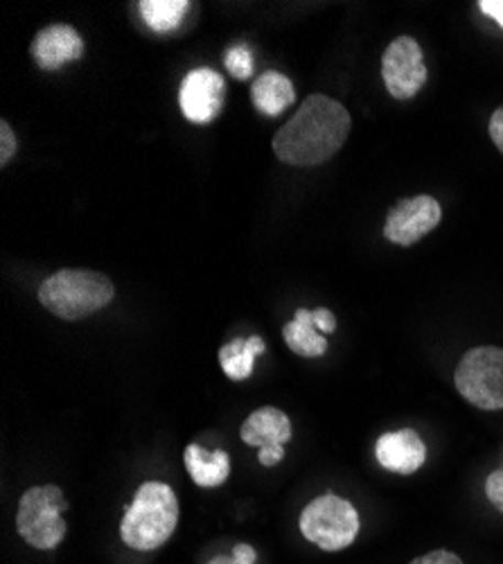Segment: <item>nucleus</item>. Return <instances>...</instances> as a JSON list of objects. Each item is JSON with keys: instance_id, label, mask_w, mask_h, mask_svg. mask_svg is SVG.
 <instances>
[{"instance_id": "1", "label": "nucleus", "mask_w": 503, "mask_h": 564, "mask_svg": "<svg viewBox=\"0 0 503 564\" xmlns=\"http://www.w3.org/2000/svg\"><path fill=\"white\" fill-rule=\"evenodd\" d=\"M352 118L328 96H309L273 138V152L294 167H314L330 161L348 140Z\"/></svg>"}, {"instance_id": "2", "label": "nucleus", "mask_w": 503, "mask_h": 564, "mask_svg": "<svg viewBox=\"0 0 503 564\" xmlns=\"http://www.w3.org/2000/svg\"><path fill=\"white\" fill-rule=\"evenodd\" d=\"M178 524V499L167 484L147 481L133 495L120 522V538L133 551L161 549Z\"/></svg>"}, {"instance_id": "3", "label": "nucleus", "mask_w": 503, "mask_h": 564, "mask_svg": "<svg viewBox=\"0 0 503 564\" xmlns=\"http://www.w3.org/2000/svg\"><path fill=\"white\" fill-rule=\"evenodd\" d=\"M116 296L113 282L98 271L64 269L43 280L39 301L64 321H79L105 310Z\"/></svg>"}, {"instance_id": "4", "label": "nucleus", "mask_w": 503, "mask_h": 564, "mask_svg": "<svg viewBox=\"0 0 503 564\" xmlns=\"http://www.w3.org/2000/svg\"><path fill=\"white\" fill-rule=\"evenodd\" d=\"M68 510V501L57 486H36L30 488L17 510V531L39 551L57 549L66 538V522L62 512Z\"/></svg>"}, {"instance_id": "5", "label": "nucleus", "mask_w": 503, "mask_h": 564, "mask_svg": "<svg viewBox=\"0 0 503 564\" xmlns=\"http://www.w3.org/2000/svg\"><path fill=\"white\" fill-rule=\"evenodd\" d=\"M298 524L303 538L324 551L348 549L361 527L357 508L339 495H324L309 501L300 512Z\"/></svg>"}, {"instance_id": "6", "label": "nucleus", "mask_w": 503, "mask_h": 564, "mask_svg": "<svg viewBox=\"0 0 503 564\" xmlns=\"http://www.w3.org/2000/svg\"><path fill=\"white\" fill-rule=\"evenodd\" d=\"M453 384L477 409H503V348L479 346L463 355L456 366Z\"/></svg>"}, {"instance_id": "7", "label": "nucleus", "mask_w": 503, "mask_h": 564, "mask_svg": "<svg viewBox=\"0 0 503 564\" xmlns=\"http://www.w3.org/2000/svg\"><path fill=\"white\" fill-rule=\"evenodd\" d=\"M382 77L395 100H411L425 86L429 73L420 43L414 36H400L382 57Z\"/></svg>"}, {"instance_id": "8", "label": "nucleus", "mask_w": 503, "mask_h": 564, "mask_svg": "<svg viewBox=\"0 0 503 564\" xmlns=\"http://www.w3.org/2000/svg\"><path fill=\"white\" fill-rule=\"evenodd\" d=\"M442 219L440 204L429 195L397 202L384 224V238L397 247H414L429 235Z\"/></svg>"}, {"instance_id": "9", "label": "nucleus", "mask_w": 503, "mask_h": 564, "mask_svg": "<svg viewBox=\"0 0 503 564\" xmlns=\"http://www.w3.org/2000/svg\"><path fill=\"white\" fill-rule=\"evenodd\" d=\"M240 436L249 447L260 449L258 460L264 467H273L285 458V443L292 441V422L285 411L262 406L244 420Z\"/></svg>"}, {"instance_id": "10", "label": "nucleus", "mask_w": 503, "mask_h": 564, "mask_svg": "<svg viewBox=\"0 0 503 564\" xmlns=\"http://www.w3.org/2000/svg\"><path fill=\"white\" fill-rule=\"evenodd\" d=\"M226 84L212 68H195L181 82L178 107L186 120L195 124H208L217 120L223 109Z\"/></svg>"}, {"instance_id": "11", "label": "nucleus", "mask_w": 503, "mask_h": 564, "mask_svg": "<svg viewBox=\"0 0 503 564\" xmlns=\"http://www.w3.org/2000/svg\"><path fill=\"white\" fill-rule=\"evenodd\" d=\"M30 55L39 68L59 70L62 66L77 62L84 55V41L79 32L70 25H48L34 36L30 45Z\"/></svg>"}, {"instance_id": "12", "label": "nucleus", "mask_w": 503, "mask_h": 564, "mask_svg": "<svg viewBox=\"0 0 503 564\" xmlns=\"http://www.w3.org/2000/svg\"><path fill=\"white\" fill-rule=\"evenodd\" d=\"M378 463L395 475H414L427 460V445L416 430H400L375 443Z\"/></svg>"}, {"instance_id": "13", "label": "nucleus", "mask_w": 503, "mask_h": 564, "mask_svg": "<svg viewBox=\"0 0 503 564\" xmlns=\"http://www.w3.org/2000/svg\"><path fill=\"white\" fill-rule=\"evenodd\" d=\"M251 100L260 113H264L269 118H276L294 105L296 90H294V84L289 82V77H285L278 70H266L253 82Z\"/></svg>"}, {"instance_id": "14", "label": "nucleus", "mask_w": 503, "mask_h": 564, "mask_svg": "<svg viewBox=\"0 0 503 564\" xmlns=\"http://www.w3.org/2000/svg\"><path fill=\"white\" fill-rule=\"evenodd\" d=\"M183 460H186V469L190 479L199 488H217L226 484L228 475H231V458L223 449L206 452L201 445L193 443L186 447V454H183Z\"/></svg>"}, {"instance_id": "15", "label": "nucleus", "mask_w": 503, "mask_h": 564, "mask_svg": "<svg viewBox=\"0 0 503 564\" xmlns=\"http://www.w3.org/2000/svg\"><path fill=\"white\" fill-rule=\"evenodd\" d=\"M264 350H266V344L258 335H253L249 339L238 337L231 344H226L219 350V364H221V370L226 372V378L233 382L249 380L253 375L255 357L262 355Z\"/></svg>"}, {"instance_id": "16", "label": "nucleus", "mask_w": 503, "mask_h": 564, "mask_svg": "<svg viewBox=\"0 0 503 564\" xmlns=\"http://www.w3.org/2000/svg\"><path fill=\"white\" fill-rule=\"evenodd\" d=\"M283 337L292 352L307 357V359L324 357L328 350V341L321 333H318V327L314 325V312H309V310L296 312L294 321L285 325Z\"/></svg>"}, {"instance_id": "17", "label": "nucleus", "mask_w": 503, "mask_h": 564, "mask_svg": "<svg viewBox=\"0 0 503 564\" xmlns=\"http://www.w3.org/2000/svg\"><path fill=\"white\" fill-rule=\"evenodd\" d=\"M190 10L188 0H143L139 6L141 19L147 23L150 30L165 34L181 25Z\"/></svg>"}, {"instance_id": "18", "label": "nucleus", "mask_w": 503, "mask_h": 564, "mask_svg": "<svg viewBox=\"0 0 503 564\" xmlns=\"http://www.w3.org/2000/svg\"><path fill=\"white\" fill-rule=\"evenodd\" d=\"M226 68L236 79H249L253 75V53L247 43L233 45L231 51H226Z\"/></svg>"}, {"instance_id": "19", "label": "nucleus", "mask_w": 503, "mask_h": 564, "mask_svg": "<svg viewBox=\"0 0 503 564\" xmlns=\"http://www.w3.org/2000/svg\"><path fill=\"white\" fill-rule=\"evenodd\" d=\"M258 553L249 544H238L233 549V555H217L208 564H255Z\"/></svg>"}, {"instance_id": "20", "label": "nucleus", "mask_w": 503, "mask_h": 564, "mask_svg": "<svg viewBox=\"0 0 503 564\" xmlns=\"http://www.w3.org/2000/svg\"><path fill=\"white\" fill-rule=\"evenodd\" d=\"M17 152V135L12 131V127L3 120L0 122V165H8L10 159L14 156Z\"/></svg>"}, {"instance_id": "21", "label": "nucleus", "mask_w": 503, "mask_h": 564, "mask_svg": "<svg viewBox=\"0 0 503 564\" xmlns=\"http://www.w3.org/2000/svg\"><path fill=\"white\" fill-rule=\"evenodd\" d=\"M485 497L490 499V503L503 512V467L494 469V473L488 477L485 481Z\"/></svg>"}, {"instance_id": "22", "label": "nucleus", "mask_w": 503, "mask_h": 564, "mask_svg": "<svg viewBox=\"0 0 503 564\" xmlns=\"http://www.w3.org/2000/svg\"><path fill=\"white\" fill-rule=\"evenodd\" d=\"M408 564H463V560L451 553V551H445V549H438V551H431L427 555H420L416 560H411Z\"/></svg>"}, {"instance_id": "23", "label": "nucleus", "mask_w": 503, "mask_h": 564, "mask_svg": "<svg viewBox=\"0 0 503 564\" xmlns=\"http://www.w3.org/2000/svg\"><path fill=\"white\" fill-rule=\"evenodd\" d=\"M490 138L494 148L503 154V107H499L490 118Z\"/></svg>"}, {"instance_id": "24", "label": "nucleus", "mask_w": 503, "mask_h": 564, "mask_svg": "<svg viewBox=\"0 0 503 564\" xmlns=\"http://www.w3.org/2000/svg\"><path fill=\"white\" fill-rule=\"evenodd\" d=\"M314 325H316L321 333H328V335H330V333L337 330V318H335V314H332L330 310L318 307V310L314 312Z\"/></svg>"}, {"instance_id": "25", "label": "nucleus", "mask_w": 503, "mask_h": 564, "mask_svg": "<svg viewBox=\"0 0 503 564\" xmlns=\"http://www.w3.org/2000/svg\"><path fill=\"white\" fill-rule=\"evenodd\" d=\"M479 10L492 21H496V25L503 30V0H481Z\"/></svg>"}]
</instances>
